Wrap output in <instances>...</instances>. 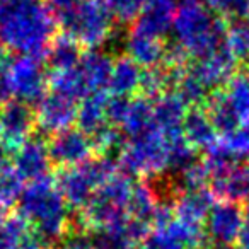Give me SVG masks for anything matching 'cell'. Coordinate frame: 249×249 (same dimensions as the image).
Returning <instances> with one entry per match:
<instances>
[{
  "mask_svg": "<svg viewBox=\"0 0 249 249\" xmlns=\"http://www.w3.org/2000/svg\"><path fill=\"white\" fill-rule=\"evenodd\" d=\"M38 113H36V124L46 133H58L70 128V124L77 120L79 107L75 101L52 90L39 101Z\"/></svg>",
  "mask_w": 249,
  "mask_h": 249,
  "instance_id": "30bf717a",
  "label": "cell"
},
{
  "mask_svg": "<svg viewBox=\"0 0 249 249\" xmlns=\"http://www.w3.org/2000/svg\"><path fill=\"white\" fill-rule=\"evenodd\" d=\"M55 21L41 0H0V39L22 56L38 58L50 48Z\"/></svg>",
  "mask_w": 249,
  "mask_h": 249,
  "instance_id": "6da1fadb",
  "label": "cell"
},
{
  "mask_svg": "<svg viewBox=\"0 0 249 249\" xmlns=\"http://www.w3.org/2000/svg\"><path fill=\"white\" fill-rule=\"evenodd\" d=\"M14 164L24 179L46 178L52 166L50 147L39 139H29L14 152Z\"/></svg>",
  "mask_w": 249,
  "mask_h": 249,
  "instance_id": "8fae6325",
  "label": "cell"
},
{
  "mask_svg": "<svg viewBox=\"0 0 249 249\" xmlns=\"http://www.w3.org/2000/svg\"><path fill=\"white\" fill-rule=\"evenodd\" d=\"M18 215L35 227V234L45 244L63 239L69 227V203L58 183L48 176L24 188L18 201Z\"/></svg>",
  "mask_w": 249,
  "mask_h": 249,
  "instance_id": "7a4b0ae2",
  "label": "cell"
},
{
  "mask_svg": "<svg viewBox=\"0 0 249 249\" xmlns=\"http://www.w3.org/2000/svg\"><path fill=\"white\" fill-rule=\"evenodd\" d=\"M80 58H82V53L79 50V43L69 36L53 41L48 48V63L55 72L73 69L80 62Z\"/></svg>",
  "mask_w": 249,
  "mask_h": 249,
  "instance_id": "d6986e66",
  "label": "cell"
},
{
  "mask_svg": "<svg viewBox=\"0 0 249 249\" xmlns=\"http://www.w3.org/2000/svg\"><path fill=\"white\" fill-rule=\"evenodd\" d=\"M237 249H249V220L246 218V225L242 229L241 239L237 242Z\"/></svg>",
  "mask_w": 249,
  "mask_h": 249,
  "instance_id": "4316f807",
  "label": "cell"
},
{
  "mask_svg": "<svg viewBox=\"0 0 249 249\" xmlns=\"http://www.w3.org/2000/svg\"><path fill=\"white\" fill-rule=\"evenodd\" d=\"M173 31L181 53L203 58L225 45L229 29L210 11L196 4H186L176 12Z\"/></svg>",
  "mask_w": 249,
  "mask_h": 249,
  "instance_id": "3957f363",
  "label": "cell"
},
{
  "mask_svg": "<svg viewBox=\"0 0 249 249\" xmlns=\"http://www.w3.org/2000/svg\"><path fill=\"white\" fill-rule=\"evenodd\" d=\"M62 249H90V235L84 232H73L72 235L63 237Z\"/></svg>",
  "mask_w": 249,
  "mask_h": 249,
  "instance_id": "cb8c5ba5",
  "label": "cell"
},
{
  "mask_svg": "<svg viewBox=\"0 0 249 249\" xmlns=\"http://www.w3.org/2000/svg\"><path fill=\"white\" fill-rule=\"evenodd\" d=\"M225 43L235 58H249V22H235L229 29Z\"/></svg>",
  "mask_w": 249,
  "mask_h": 249,
  "instance_id": "7402d4cb",
  "label": "cell"
},
{
  "mask_svg": "<svg viewBox=\"0 0 249 249\" xmlns=\"http://www.w3.org/2000/svg\"><path fill=\"white\" fill-rule=\"evenodd\" d=\"M188 4H195V2H196V0H186Z\"/></svg>",
  "mask_w": 249,
  "mask_h": 249,
  "instance_id": "f1b7e54d",
  "label": "cell"
},
{
  "mask_svg": "<svg viewBox=\"0 0 249 249\" xmlns=\"http://www.w3.org/2000/svg\"><path fill=\"white\" fill-rule=\"evenodd\" d=\"M174 9V0H147L139 14L135 29L157 38H164L173 29L176 18Z\"/></svg>",
  "mask_w": 249,
  "mask_h": 249,
  "instance_id": "7c38bea8",
  "label": "cell"
},
{
  "mask_svg": "<svg viewBox=\"0 0 249 249\" xmlns=\"http://www.w3.org/2000/svg\"><path fill=\"white\" fill-rule=\"evenodd\" d=\"M139 244L124 229H99L90 235V249H139Z\"/></svg>",
  "mask_w": 249,
  "mask_h": 249,
  "instance_id": "44dd1931",
  "label": "cell"
},
{
  "mask_svg": "<svg viewBox=\"0 0 249 249\" xmlns=\"http://www.w3.org/2000/svg\"><path fill=\"white\" fill-rule=\"evenodd\" d=\"M143 73L140 65L133 58H123L113 63L109 79V90L113 96L128 97L135 90L142 89Z\"/></svg>",
  "mask_w": 249,
  "mask_h": 249,
  "instance_id": "2e32d148",
  "label": "cell"
},
{
  "mask_svg": "<svg viewBox=\"0 0 249 249\" xmlns=\"http://www.w3.org/2000/svg\"><path fill=\"white\" fill-rule=\"evenodd\" d=\"M14 249H46V244L36 234L28 232V234L21 239V242H19Z\"/></svg>",
  "mask_w": 249,
  "mask_h": 249,
  "instance_id": "484cf974",
  "label": "cell"
},
{
  "mask_svg": "<svg viewBox=\"0 0 249 249\" xmlns=\"http://www.w3.org/2000/svg\"><path fill=\"white\" fill-rule=\"evenodd\" d=\"M24 178L18 171L16 164L9 162L7 157H0V205L18 203L24 191Z\"/></svg>",
  "mask_w": 249,
  "mask_h": 249,
  "instance_id": "ffe728a7",
  "label": "cell"
},
{
  "mask_svg": "<svg viewBox=\"0 0 249 249\" xmlns=\"http://www.w3.org/2000/svg\"><path fill=\"white\" fill-rule=\"evenodd\" d=\"M80 2H82V0H50L48 7H50V11L53 12L55 19L58 21V19H62L63 16L69 14L73 7H77Z\"/></svg>",
  "mask_w": 249,
  "mask_h": 249,
  "instance_id": "d4e9b609",
  "label": "cell"
},
{
  "mask_svg": "<svg viewBox=\"0 0 249 249\" xmlns=\"http://www.w3.org/2000/svg\"><path fill=\"white\" fill-rule=\"evenodd\" d=\"M162 38L147 35L139 29H133V33L128 38V53L130 58H133L140 67H157L166 58V50L160 41Z\"/></svg>",
  "mask_w": 249,
  "mask_h": 249,
  "instance_id": "9a60e30c",
  "label": "cell"
},
{
  "mask_svg": "<svg viewBox=\"0 0 249 249\" xmlns=\"http://www.w3.org/2000/svg\"><path fill=\"white\" fill-rule=\"evenodd\" d=\"M80 79L84 82V87L87 90V96L94 92H103L104 87L109 86L111 70L113 62L106 55L97 52L82 53V58L75 65Z\"/></svg>",
  "mask_w": 249,
  "mask_h": 249,
  "instance_id": "4fadbf2b",
  "label": "cell"
},
{
  "mask_svg": "<svg viewBox=\"0 0 249 249\" xmlns=\"http://www.w3.org/2000/svg\"><path fill=\"white\" fill-rule=\"evenodd\" d=\"M114 174V164L109 159H89L79 166L65 167L56 183L70 207L86 210L97 188Z\"/></svg>",
  "mask_w": 249,
  "mask_h": 249,
  "instance_id": "5b68a950",
  "label": "cell"
},
{
  "mask_svg": "<svg viewBox=\"0 0 249 249\" xmlns=\"http://www.w3.org/2000/svg\"><path fill=\"white\" fill-rule=\"evenodd\" d=\"M52 162L63 167H73L90 159L94 149V140L80 128H67L55 133L50 142Z\"/></svg>",
  "mask_w": 249,
  "mask_h": 249,
  "instance_id": "9c48e42d",
  "label": "cell"
},
{
  "mask_svg": "<svg viewBox=\"0 0 249 249\" xmlns=\"http://www.w3.org/2000/svg\"><path fill=\"white\" fill-rule=\"evenodd\" d=\"M212 193L229 201H239L249 196V169L235 166L227 173L212 178Z\"/></svg>",
  "mask_w": 249,
  "mask_h": 249,
  "instance_id": "e0dca14e",
  "label": "cell"
},
{
  "mask_svg": "<svg viewBox=\"0 0 249 249\" xmlns=\"http://www.w3.org/2000/svg\"><path fill=\"white\" fill-rule=\"evenodd\" d=\"M113 14L101 0H82L67 16L58 19L65 35L79 45L96 46L107 38Z\"/></svg>",
  "mask_w": 249,
  "mask_h": 249,
  "instance_id": "8992f818",
  "label": "cell"
},
{
  "mask_svg": "<svg viewBox=\"0 0 249 249\" xmlns=\"http://www.w3.org/2000/svg\"><path fill=\"white\" fill-rule=\"evenodd\" d=\"M35 123L36 116L31 111V104L19 99L16 103H7L0 111V145L4 150L16 152L29 140Z\"/></svg>",
  "mask_w": 249,
  "mask_h": 249,
  "instance_id": "ba28073f",
  "label": "cell"
},
{
  "mask_svg": "<svg viewBox=\"0 0 249 249\" xmlns=\"http://www.w3.org/2000/svg\"><path fill=\"white\" fill-rule=\"evenodd\" d=\"M212 196H213V193L205 190V188L186 190V193L183 195V198H179L176 208H174V215L188 224L203 227L208 212L215 205Z\"/></svg>",
  "mask_w": 249,
  "mask_h": 249,
  "instance_id": "5bb4252c",
  "label": "cell"
},
{
  "mask_svg": "<svg viewBox=\"0 0 249 249\" xmlns=\"http://www.w3.org/2000/svg\"><path fill=\"white\" fill-rule=\"evenodd\" d=\"M246 218L249 220V196L246 198Z\"/></svg>",
  "mask_w": 249,
  "mask_h": 249,
  "instance_id": "83f0119b",
  "label": "cell"
},
{
  "mask_svg": "<svg viewBox=\"0 0 249 249\" xmlns=\"http://www.w3.org/2000/svg\"><path fill=\"white\" fill-rule=\"evenodd\" d=\"M12 94L22 103H39L46 96L45 65L36 56H19L7 73Z\"/></svg>",
  "mask_w": 249,
  "mask_h": 249,
  "instance_id": "52a82bcc",
  "label": "cell"
},
{
  "mask_svg": "<svg viewBox=\"0 0 249 249\" xmlns=\"http://www.w3.org/2000/svg\"><path fill=\"white\" fill-rule=\"evenodd\" d=\"M135 183L128 173H116L103 183L86 207V217L96 231L99 229H124L130 220V200Z\"/></svg>",
  "mask_w": 249,
  "mask_h": 249,
  "instance_id": "277c9868",
  "label": "cell"
},
{
  "mask_svg": "<svg viewBox=\"0 0 249 249\" xmlns=\"http://www.w3.org/2000/svg\"><path fill=\"white\" fill-rule=\"evenodd\" d=\"M113 16L120 19H132L140 14L147 0H101Z\"/></svg>",
  "mask_w": 249,
  "mask_h": 249,
  "instance_id": "603a6c76",
  "label": "cell"
},
{
  "mask_svg": "<svg viewBox=\"0 0 249 249\" xmlns=\"http://www.w3.org/2000/svg\"><path fill=\"white\" fill-rule=\"evenodd\" d=\"M183 132L186 140L193 147H205V149H208L217 140V137H215L217 128H215L213 121H212L210 113L201 109L188 111L183 123Z\"/></svg>",
  "mask_w": 249,
  "mask_h": 249,
  "instance_id": "ac0fdd59",
  "label": "cell"
}]
</instances>
